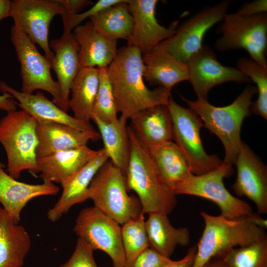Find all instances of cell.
<instances>
[{
	"mask_svg": "<svg viewBox=\"0 0 267 267\" xmlns=\"http://www.w3.org/2000/svg\"><path fill=\"white\" fill-rule=\"evenodd\" d=\"M37 121L24 110L7 113L0 121V142L7 158V171L15 179L24 170L39 173L36 154Z\"/></svg>",
	"mask_w": 267,
	"mask_h": 267,
	"instance_id": "obj_5",
	"label": "cell"
},
{
	"mask_svg": "<svg viewBox=\"0 0 267 267\" xmlns=\"http://www.w3.org/2000/svg\"><path fill=\"white\" fill-rule=\"evenodd\" d=\"M107 68V67L98 68L99 83L92 118L95 117L103 122L110 123L117 120L118 112Z\"/></svg>",
	"mask_w": 267,
	"mask_h": 267,
	"instance_id": "obj_35",
	"label": "cell"
},
{
	"mask_svg": "<svg viewBox=\"0 0 267 267\" xmlns=\"http://www.w3.org/2000/svg\"><path fill=\"white\" fill-rule=\"evenodd\" d=\"M231 1H221L212 6H206L184 21L175 34L159 44L181 62L186 64L190 57L203 45L207 32L222 21Z\"/></svg>",
	"mask_w": 267,
	"mask_h": 267,
	"instance_id": "obj_12",
	"label": "cell"
},
{
	"mask_svg": "<svg viewBox=\"0 0 267 267\" xmlns=\"http://www.w3.org/2000/svg\"><path fill=\"white\" fill-rule=\"evenodd\" d=\"M128 192L123 172L108 160L92 179L86 199L92 200L94 207L122 225L142 213L137 197Z\"/></svg>",
	"mask_w": 267,
	"mask_h": 267,
	"instance_id": "obj_6",
	"label": "cell"
},
{
	"mask_svg": "<svg viewBox=\"0 0 267 267\" xmlns=\"http://www.w3.org/2000/svg\"><path fill=\"white\" fill-rule=\"evenodd\" d=\"M150 151L163 180L171 191L193 175L187 160L173 141Z\"/></svg>",
	"mask_w": 267,
	"mask_h": 267,
	"instance_id": "obj_29",
	"label": "cell"
},
{
	"mask_svg": "<svg viewBox=\"0 0 267 267\" xmlns=\"http://www.w3.org/2000/svg\"><path fill=\"white\" fill-rule=\"evenodd\" d=\"M12 0H0V21L10 17Z\"/></svg>",
	"mask_w": 267,
	"mask_h": 267,
	"instance_id": "obj_43",
	"label": "cell"
},
{
	"mask_svg": "<svg viewBox=\"0 0 267 267\" xmlns=\"http://www.w3.org/2000/svg\"><path fill=\"white\" fill-rule=\"evenodd\" d=\"M108 159L104 149H100L85 165L61 183L63 189L62 194L47 212L49 220L52 222L58 221L73 206L87 200V192L92 179Z\"/></svg>",
	"mask_w": 267,
	"mask_h": 267,
	"instance_id": "obj_17",
	"label": "cell"
},
{
	"mask_svg": "<svg viewBox=\"0 0 267 267\" xmlns=\"http://www.w3.org/2000/svg\"><path fill=\"white\" fill-rule=\"evenodd\" d=\"M171 260L149 247L136 258L132 267H161Z\"/></svg>",
	"mask_w": 267,
	"mask_h": 267,
	"instance_id": "obj_38",
	"label": "cell"
},
{
	"mask_svg": "<svg viewBox=\"0 0 267 267\" xmlns=\"http://www.w3.org/2000/svg\"><path fill=\"white\" fill-rule=\"evenodd\" d=\"M31 244L24 226L15 223L0 206V267H22Z\"/></svg>",
	"mask_w": 267,
	"mask_h": 267,
	"instance_id": "obj_26",
	"label": "cell"
},
{
	"mask_svg": "<svg viewBox=\"0 0 267 267\" xmlns=\"http://www.w3.org/2000/svg\"><path fill=\"white\" fill-rule=\"evenodd\" d=\"M232 165L224 163L218 168L199 175H192L176 186L172 192L205 198L215 203L222 215L230 219L248 217L253 213L247 202L232 195L225 188L223 179L232 175Z\"/></svg>",
	"mask_w": 267,
	"mask_h": 267,
	"instance_id": "obj_9",
	"label": "cell"
},
{
	"mask_svg": "<svg viewBox=\"0 0 267 267\" xmlns=\"http://www.w3.org/2000/svg\"><path fill=\"white\" fill-rule=\"evenodd\" d=\"M93 251L86 242L78 238L72 255L59 267H98L93 258Z\"/></svg>",
	"mask_w": 267,
	"mask_h": 267,
	"instance_id": "obj_37",
	"label": "cell"
},
{
	"mask_svg": "<svg viewBox=\"0 0 267 267\" xmlns=\"http://www.w3.org/2000/svg\"><path fill=\"white\" fill-rule=\"evenodd\" d=\"M102 139L103 148L112 163L125 174L129 156V140L127 119L121 116L110 123L103 122L93 117Z\"/></svg>",
	"mask_w": 267,
	"mask_h": 267,
	"instance_id": "obj_30",
	"label": "cell"
},
{
	"mask_svg": "<svg viewBox=\"0 0 267 267\" xmlns=\"http://www.w3.org/2000/svg\"><path fill=\"white\" fill-rule=\"evenodd\" d=\"M36 132L38 140L37 158L55 152L87 145L89 141H97L101 138L97 131L84 132L64 124L51 122L37 121Z\"/></svg>",
	"mask_w": 267,
	"mask_h": 267,
	"instance_id": "obj_21",
	"label": "cell"
},
{
	"mask_svg": "<svg viewBox=\"0 0 267 267\" xmlns=\"http://www.w3.org/2000/svg\"><path fill=\"white\" fill-rule=\"evenodd\" d=\"M124 0H99L90 8L82 13H64L61 17L63 23V33H71L73 29L80 25L87 18H90L102 10L121 2Z\"/></svg>",
	"mask_w": 267,
	"mask_h": 267,
	"instance_id": "obj_36",
	"label": "cell"
},
{
	"mask_svg": "<svg viewBox=\"0 0 267 267\" xmlns=\"http://www.w3.org/2000/svg\"><path fill=\"white\" fill-rule=\"evenodd\" d=\"M196 252V246L191 247L185 256L178 261L171 260L161 267H192Z\"/></svg>",
	"mask_w": 267,
	"mask_h": 267,
	"instance_id": "obj_41",
	"label": "cell"
},
{
	"mask_svg": "<svg viewBox=\"0 0 267 267\" xmlns=\"http://www.w3.org/2000/svg\"><path fill=\"white\" fill-rule=\"evenodd\" d=\"M236 180L232 188L239 196L253 202L257 213L267 214V167L251 148L242 141L235 164Z\"/></svg>",
	"mask_w": 267,
	"mask_h": 267,
	"instance_id": "obj_15",
	"label": "cell"
},
{
	"mask_svg": "<svg viewBox=\"0 0 267 267\" xmlns=\"http://www.w3.org/2000/svg\"><path fill=\"white\" fill-rule=\"evenodd\" d=\"M78 45L80 67H107L115 58L117 40L104 37L88 21L74 29L72 33Z\"/></svg>",
	"mask_w": 267,
	"mask_h": 267,
	"instance_id": "obj_19",
	"label": "cell"
},
{
	"mask_svg": "<svg viewBox=\"0 0 267 267\" xmlns=\"http://www.w3.org/2000/svg\"><path fill=\"white\" fill-rule=\"evenodd\" d=\"M99 83L98 68H83L80 69L70 89L69 109L73 111L74 118L88 127H92L90 121Z\"/></svg>",
	"mask_w": 267,
	"mask_h": 267,
	"instance_id": "obj_28",
	"label": "cell"
},
{
	"mask_svg": "<svg viewBox=\"0 0 267 267\" xmlns=\"http://www.w3.org/2000/svg\"><path fill=\"white\" fill-rule=\"evenodd\" d=\"M0 91L15 98L18 101L16 102V105L37 121L62 124L84 132H96L93 127L85 125L69 115L40 91L36 94L25 93L2 81L0 82Z\"/></svg>",
	"mask_w": 267,
	"mask_h": 267,
	"instance_id": "obj_20",
	"label": "cell"
},
{
	"mask_svg": "<svg viewBox=\"0 0 267 267\" xmlns=\"http://www.w3.org/2000/svg\"><path fill=\"white\" fill-rule=\"evenodd\" d=\"M267 0H255L244 3L236 13L242 16H250L267 13Z\"/></svg>",
	"mask_w": 267,
	"mask_h": 267,
	"instance_id": "obj_39",
	"label": "cell"
},
{
	"mask_svg": "<svg viewBox=\"0 0 267 267\" xmlns=\"http://www.w3.org/2000/svg\"><path fill=\"white\" fill-rule=\"evenodd\" d=\"M219 257L229 267H267V237L248 246L232 248Z\"/></svg>",
	"mask_w": 267,
	"mask_h": 267,
	"instance_id": "obj_34",
	"label": "cell"
},
{
	"mask_svg": "<svg viewBox=\"0 0 267 267\" xmlns=\"http://www.w3.org/2000/svg\"><path fill=\"white\" fill-rule=\"evenodd\" d=\"M66 10L65 13L76 14L87 6H91L94 2L89 0H57Z\"/></svg>",
	"mask_w": 267,
	"mask_h": 267,
	"instance_id": "obj_40",
	"label": "cell"
},
{
	"mask_svg": "<svg viewBox=\"0 0 267 267\" xmlns=\"http://www.w3.org/2000/svg\"><path fill=\"white\" fill-rule=\"evenodd\" d=\"M0 162V203L13 221L18 224L21 213L32 199L42 196L54 195L59 188L53 182L44 181L32 184L17 180L4 170Z\"/></svg>",
	"mask_w": 267,
	"mask_h": 267,
	"instance_id": "obj_18",
	"label": "cell"
},
{
	"mask_svg": "<svg viewBox=\"0 0 267 267\" xmlns=\"http://www.w3.org/2000/svg\"><path fill=\"white\" fill-rule=\"evenodd\" d=\"M10 40L20 64L21 91L32 94L37 89L45 90L51 94L56 105L67 112L69 109L62 98L59 85L51 75L50 60L42 55L35 44L14 25L10 30Z\"/></svg>",
	"mask_w": 267,
	"mask_h": 267,
	"instance_id": "obj_10",
	"label": "cell"
},
{
	"mask_svg": "<svg viewBox=\"0 0 267 267\" xmlns=\"http://www.w3.org/2000/svg\"><path fill=\"white\" fill-rule=\"evenodd\" d=\"M145 225L150 247L165 257L170 258L178 245L186 246L190 242L188 229L174 227L165 213L149 214Z\"/></svg>",
	"mask_w": 267,
	"mask_h": 267,
	"instance_id": "obj_27",
	"label": "cell"
},
{
	"mask_svg": "<svg viewBox=\"0 0 267 267\" xmlns=\"http://www.w3.org/2000/svg\"><path fill=\"white\" fill-rule=\"evenodd\" d=\"M173 125V140L187 160L193 175L212 171L223 163L216 155L205 150L200 135L203 123L191 108L177 103L171 96L167 105Z\"/></svg>",
	"mask_w": 267,
	"mask_h": 267,
	"instance_id": "obj_7",
	"label": "cell"
},
{
	"mask_svg": "<svg viewBox=\"0 0 267 267\" xmlns=\"http://www.w3.org/2000/svg\"><path fill=\"white\" fill-rule=\"evenodd\" d=\"M204 222L202 234L196 246L192 267H202L211 259L219 257L237 246L249 245L267 237L265 229L248 217L230 219L200 212Z\"/></svg>",
	"mask_w": 267,
	"mask_h": 267,
	"instance_id": "obj_4",
	"label": "cell"
},
{
	"mask_svg": "<svg viewBox=\"0 0 267 267\" xmlns=\"http://www.w3.org/2000/svg\"><path fill=\"white\" fill-rule=\"evenodd\" d=\"M257 92L255 87L248 85L231 104L223 107L215 106L201 98L191 100L181 96L200 118L204 126L220 138L224 149L223 162L226 164H235L242 141V123L250 115L252 98Z\"/></svg>",
	"mask_w": 267,
	"mask_h": 267,
	"instance_id": "obj_3",
	"label": "cell"
},
{
	"mask_svg": "<svg viewBox=\"0 0 267 267\" xmlns=\"http://www.w3.org/2000/svg\"><path fill=\"white\" fill-rule=\"evenodd\" d=\"M142 56L136 47L123 46L107 68L118 112L127 120L148 108L167 105L171 96V90L162 87L153 89L146 87Z\"/></svg>",
	"mask_w": 267,
	"mask_h": 267,
	"instance_id": "obj_1",
	"label": "cell"
},
{
	"mask_svg": "<svg viewBox=\"0 0 267 267\" xmlns=\"http://www.w3.org/2000/svg\"><path fill=\"white\" fill-rule=\"evenodd\" d=\"M54 55L50 60L59 85L62 98L68 109L72 84L80 69L78 45L73 34L63 33L58 39L49 42Z\"/></svg>",
	"mask_w": 267,
	"mask_h": 267,
	"instance_id": "obj_25",
	"label": "cell"
},
{
	"mask_svg": "<svg viewBox=\"0 0 267 267\" xmlns=\"http://www.w3.org/2000/svg\"><path fill=\"white\" fill-rule=\"evenodd\" d=\"M87 145L59 151L37 158L44 181L62 183L81 169L97 153Z\"/></svg>",
	"mask_w": 267,
	"mask_h": 267,
	"instance_id": "obj_24",
	"label": "cell"
},
{
	"mask_svg": "<svg viewBox=\"0 0 267 267\" xmlns=\"http://www.w3.org/2000/svg\"><path fill=\"white\" fill-rule=\"evenodd\" d=\"M222 36L216 42L215 48L220 51L244 49L250 58L267 67V14L242 16L226 13L218 29Z\"/></svg>",
	"mask_w": 267,
	"mask_h": 267,
	"instance_id": "obj_8",
	"label": "cell"
},
{
	"mask_svg": "<svg viewBox=\"0 0 267 267\" xmlns=\"http://www.w3.org/2000/svg\"><path fill=\"white\" fill-rule=\"evenodd\" d=\"M131 126L149 150L173 141V125L167 105H158L142 110L130 119Z\"/></svg>",
	"mask_w": 267,
	"mask_h": 267,
	"instance_id": "obj_23",
	"label": "cell"
},
{
	"mask_svg": "<svg viewBox=\"0 0 267 267\" xmlns=\"http://www.w3.org/2000/svg\"><path fill=\"white\" fill-rule=\"evenodd\" d=\"M12 96L8 93H3L0 95V110L6 111L7 113L16 111V101L12 99Z\"/></svg>",
	"mask_w": 267,
	"mask_h": 267,
	"instance_id": "obj_42",
	"label": "cell"
},
{
	"mask_svg": "<svg viewBox=\"0 0 267 267\" xmlns=\"http://www.w3.org/2000/svg\"><path fill=\"white\" fill-rule=\"evenodd\" d=\"M128 163L124 175L128 192L137 195L143 214L153 212L170 214L176 207L175 195L163 180L150 150L128 126Z\"/></svg>",
	"mask_w": 267,
	"mask_h": 267,
	"instance_id": "obj_2",
	"label": "cell"
},
{
	"mask_svg": "<svg viewBox=\"0 0 267 267\" xmlns=\"http://www.w3.org/2000/svg\"><path fill=\"white\" fill-rule=\"evenodd\" d=\"M121 234L127 267H132L136 258L150 247L144 214L141 213L123 224Z\"/></svg>",
	"mask_w": 267,
	"mask_h": 267,
	"instance_id": "obj_32",
	"label": "cell"
},
{
	"mask_svg": "<svg viewBox=\"0 0 267 267\" xmlns=\"http://www.w3.org/2000/svg\"><path fill=\"white\" fill-rule=\"evenodd\" d=\"M129 1L124 0L102 10L91 17L90 21L96 30L104 37L128 41L134 26L133 17L128 7Z\"/></svg>",
	"mask_w": 267,
	"mask_h": 267,
	"instance_id": "obj_31",
	"label": "cell"
},
{
	"mask_svg": "<svg viewBox=\"0 0 267 267\" xmlns=\"http://www.w3.org/2000/svg\"><path fill=\"white\" fill-rule=\"evenodd\" d=\"M188 81L197 98L207 100L208 93L216 85L228 82L243 83L251 79L236 67L224 66L217 59L207 44L193 54L186 63Z\"/></svg>",
	"mask_w": 267,
	"mask_h": 267,
	"instance_id": "obj_14",
	"label": "cell"
},
{
	"mask_svg": "<svg viewBox=\"0 0 267 267\" xmlns=\"http://www.w3.org/2000/svg\"><path fill=\"white\" fill-rule=\"evenodd\" d=\"M157 0H130L128 7L134 19L132 33L128 45L138 48L145 54L174 35L178 21L168 27L160 25L155 16Z\"/></svg>",
	"mask_w": 267,
	"mask_h": 267,
	"instance_id": "obj_16",
	"label": "cell"
},
{
	"mask_svg": "<svg viewBox=\"0 0 267 267\" xmlns=\"http://www.w3.org/2000/svg\"><path fill=\"white\" fill-rule=\"evenodd\" d=\"M142 60L143 79L151 85L171 90L176 84L188 80L187 64L159 44L143 55Z\"/></svg>",
	"mask_w": 267,
	"mask_h": 267,
	"instance_id": "obj_22",
	"label": "cell"
},
{
	"mask_svg": "<svg viewBox=\"0 0 267 267\" xmlns=\"http://www.w3.org/2000/svg\"><path fill=\"white\" fill-rule=\"evenodd\" d=\"M238 70L253 81L257 87V100L252 102L251 112L267 119V67L263 66L251 58L242 57L236 63Z\"/></svg>",
	"mask_w": 267,
	"mask_h": 267,
	"instance_id": "obj_33",
	"label": "cell"
},
{
	"mask_svg": "<svg viewBox=\"0 0 267 267\" xmlns=\"http://www.w3.org/2000/svg\"><path fill=\"white\" fill-rule=\"evenodd\" d=\"M202 267H229L220 257H215L211 259Z\"/></svg>",
	"mask_w": 267,
	"mask_h": 267,
	"instance_id": "obj_45",
	"label": "cell"
},
{
	"mask_svg": "<svg viewBox=\"0 0 267 267\" xmlns=\"http://www.w3.org/2000/svg\"><path fill=\"white\" fill-rule=\"evenodd\" d=\"M120 225L93 206L81 210L73 231L94 251L100 250L106 253L113 267H127Z\"/></svg>",
	"mask_w": 267,
	"mask_h": 267,
	"instance_id": "obj_11",
	"label": "cell"
},
{
	"mask_svg": "<svg viewBox=\"0 0 267 267\" xmlns=\"http://www.w3.org/2000/svg\"><path fill=\"white\" fill-rule=\"evenodd\" d=\"M248 217L251 222L259 227L264 229L267 228V221L263 219L260 214L255 213H252Z\"/></svg>",
	"mask_w": 267,
	"mask_h": 267,
	"instance_id": "obj_44",
	"label": "cell"
},
{
	"mask_svg": "<svg viewBox=\"0 0 267 267\" xmlns=\"http://www.w3.org/2000/svg\"><path fill=\"white\" fill-rule=\"evenodd\" d=\"M66 10L57 0H12L10 17L18 28L44 50L50 60L54 55L49 47L48 30L50 22L56 15L61 16Z\"/></svg>",
	"mask_w": 267,
	"mask_h": 267,
	"instance_id": "obj_13",
	"label": "cell"
}]
</instances>
